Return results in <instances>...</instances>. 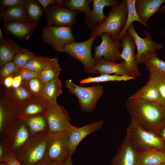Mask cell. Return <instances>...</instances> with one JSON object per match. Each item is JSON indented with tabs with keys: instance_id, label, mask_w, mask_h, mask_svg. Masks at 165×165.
<instances>
[{
	"instance_id": "cell-33",
	"label": "cell",
	"mask_w": 165,
	"mask_h": 165,
	"mask_svg": "<svg viewBox=\"0 0 165 165\" xmlns=\"http://www.w3.org/2000/svg\"><path fill=\"white\" fill-rule=\"evenodd\" d=\"M128 9V15L125 25L118 38L119 39L127 31L130 25L134 21L140 23L145 27V25L141 21L137 13L135 6V0H126Z\"/></svg>"
},
{
	"instance_id": "cell-15",
	"label": "cell",
	"mask_w": 165,
	"mask_h": 165,
	"mask_svg": "<svg viewBox=\"0 0 165 165\" xmlns=\"http://www.w3.org/2000/svg\"><path fill=\"white\" fill-rule=\"evenodd\" d=\"M103 124V121L100 120L80 127L73 125L67 132L68 141V156H72L75 153L78 146L85 138L100 129Z\"/></svg>"
},
{
	"instance_id": "cell-44",
	"label": "cell",
	"mask_w": 165,
	"mask_h": 165,
	"mask_svg": "<svg viewBox=\"0 0 165 165\" xmlns=\"http://www.w3.org/2000/svg\"><path fill=\"white\" fill-rule=\"evenodd\" d=\"M8 151L5 142L2 138H0V161L3 162L7 152Z\"/></svg>"
},
{
	"instance_id": "cell-42",
	"label": "cell",
	"mask_w": 165,
	"mask_h": 165,
	"mask_svg": "<svg viewBox=\"0 0 165 165\" xmlns=\"http://www.w3.org/2000/svg\"><path fill=\"white\" fill-rule=\"evenodd\" d=\"M3 162L8 165H22L16 158L14 154L8 151L4 158Z\"/></svg>"
},
{
	"instance_id": "cell-4",
	"label": "cell",
	"mask_w": 165,
	"mask_h": 165,
	"mask_svg": "<svg viewBox=\"0 0 165 165\" xmlns=\"http://www.w3.org/2000/svg\"><path fill=\"white\" fill-rule=\"evenodd\" d=\"M138 152L165 149V142L156 133L147 130L131 119L127 134Z\"/></svg>"
},
{
	"instance_id": "cell-8",
	"label": "cell",
	"mask_w": 165,
	"mask_h": 165,
	"mask_svg": "<svg viewBox=\"0 0 165 165\" xmlns=\"http://www.w3.org/2000/svg\"><path fill=\"white\" fill-rule=\"evenodd\" d=\"M68 137L66 131L49 133L45 157L63 162L68 156Z\"/></svg>"
},
{
	"instance_id": "cell-19",
	"label": "cell",
	"mask_w": 165,
	"mask_h": 165,
	"mask_svg": "<svg viewBox=\"0 0 165 165\" xmlns=\"http://www.w3.org/2000/svg\"><path fill=\"white\" fill-rule=\"evenodd\" d=\"M138 152L129 137L126 135L111 165H137Z\"/></svg>"
},
{
	"instance_id": "cell-54",
	"label": "cell",
	"mask_w": 165,
	"mask_h": 165,
	"mask_svg": "<svg viewBox=\"0 0 165 165\" xmlns=\"http://www.w3.org/2000/svg\"><path fill=\"white\" fill-rule=\"evenodd\" d=\"M162 165H165V163H164V164H163Z\"/></svg>"
},
{
	"instance_id": "cell-37",
	"label": "cell",
	"mask_w": 165,
	"mask_h": 165,
	"mask_svg": "<svg viewBox=\"0 0 165 165\" xmlns=\"http://www.w3.org/2000/svg\"><path fill=\"white\" fill-rule=\"evenodd\" d=\"M36 55L31 50L22 48L15 55L13 61L19 69L23 68Z\"/></svg>"
},
{
	"instance_id": "cell-25",
	"label": "cell",
	"mask_w": 165,
	"mask_h": 165,
	"mask_svg": "<svg viewBox=\"0 0 165 165\" xmlns=\"http://www.w3.org/2000/svg\"><path fill=\"white\" fill-rule=\"evenodd\" d=\"M130 97L159 104L160 101L159 91L152 79L149 76L146 84Z\"/></svg>"
},
{
	"instance_id": "cell-28",
	"label": "cell",
	"mask_w": 165,
	"mask_h": 165,
	"mask_svg": "<svg viewBox=\"0 0 165 165\" xmlns=\"http://www.w3.org/2000/svg\"><path fill=\"white\" fill-rule=\"evenodd\" d=\"M62 84L58 78L44 83L42 97L47 104L57 102V97L62 93Z\"/></svg>"
},
{
	"instance_id": "cell-2",
	"label": "cell",
	"mask_w": 165,
	"mask_h": 165,
	"mask_svg": "<svg viewBox=\"0 0 165 165\" xmlns=\"http://www.w3.org/2000/svg\"><path fill=\"white\" fill-rule=\"evenodd\" d=\"M48 131L31 136L13 154L22 165H34L45 156Z\"/></svg>"
},
{
	"instance_id": "cell-6",
	"label": "cell",
	"mask_w": 165,
	"mask_h": 165,
	"mask_svg": "<svg viewBox=\"0 0 165 165\" xmlns=\"http://www.w3.org/2000/svg\"><path fill=\"white\" fill-rule=\"evenodd\" d=\"M96 37L92 36L86 41L77 42L75 41L66 44L63 52L80 61L83 65L86 72L94 74L96 60L92 56L91 47Z\"/></svg>"
},
{
	"instance_id": "cell-18",
	"label": "cell",
	"mask_w": 165,
	"mask_h": 165,
	"mask_svg": "<svg viewBox=\"0 0 165 165\" xmlns=\"http://www.w3.org/2000/svg\"><path fill=\"white\" fill-rule=\"evenodd\" d=\"M93 8L91 13L84 16V22L91 31L105 20L107 16L103 13L105 7H112L119 5L121 2L117 0H93Z\"/></svg>"
},
{
	"instance_id": "cell-49",
	"label": "cell",
	"mask_w": 165,
	"mask_h": 165,
	"mask_svg": "<svg viewBox=\"0 0 165 165\" xmlns=\"http://www.w3.org/2000/svg\"><path fill=\"white\" fill-rule=\"evenodd\" d=\"M13 81V77L9 76L4 79L3 83L6 87L9 88L12 87Z\"/></svg>"
},
{
	"instance_id": "cell-17",
	"label": "cell",
	"mask_w": 165,
	"mask_h": 165,
	"mask_svg": "<svg viewBox=\"0 0 165 165\" xmlns=\"http://www.w3.org/2000/svg\"><path fill=\"white\" fill-rule=\"evenodd\" d=\"M127 32L133 38L136 45L137 51L136 55V61L137 64L140 63L141 58L143 54L148 51L157 53L156 50H160L163 48V45L154 41L150 33L145 30L143 31L145 38H141L136 31L134 22L129 27Z\"/></svg>"
},
{
	"instance_id": "cell-40",
	"label": "cell",
	"mask_w": 165,
	"mask_h": 165,
	"mask_svg": "<svg viewBox=\"0 0 165 165\" xmlns=\"http://www.w3.org/2000/svg\"><path fill=\"white\" fill-rule=\"evenodd\" d=\"M159 91L160 96L159 105L165 110V78L154 76L149 75Z\"/></svg>"
},
{
	"instance_id": "cell-22",
	"label": "cell",
	"mask_w": 165,
	"mask_h": 165,
	"mask_svg": "<svg viewBox=\"0 0 165 165\" xmlns=\"http://www.w3.org/2000/svg\"><path fill=\"white\" fill-rule=\"evenodd\" d=\"M157 54L148 51L143 54L140 59V63L143 64L149 75L165 78V61L157 57Z\"/></svg>"
},
{
	"instance_id": "cell-24",
	"label": "cell",
	"mask_w": 165,
	"mask_h": 165,
	"mask_svg": "<svg viewBox=\"0 0 165 165\" xmlns=\"http://www.w3.org/2000/svg\"><path fill=\"white\" fill-rule=\"evenodd\" d=\"M137 165H162L165 163V149L138 152Z\"/></svg>"
},
{
	"instance_id": "cell-53",
	"label": "cell",
	"mask_w": 165,
	"mask_h": 165,
	"mask_svg": "<svg viewBox=\"0 0 165 165\" xmlns=\"http://www.w3.org/2000/svg\"><path fill=\"white\" fill-rule=\"evenodd\" d=\"M0 165H8V164L5 162H1Z\"/></svg>"
},
{
	"instance_id": "cell-20",
	"label": "cell",
	"mask_w": 165,
	"mask_h": 165,
	"mask_svg": "<svg viewBox=\"0 0 165 165\" xmlns=\"http://www.w3.org/2000/svg\"><path fill=\"white\" fill-rule=\"evenodd\" d=\"M47 103L42 97L32 96L19 102V110L20 117L24 119L31 116L45 113Z\"/></svg>"
},
{
	"instance_id": "cell-51",
	"label": "cell",
	"mask_w": 165,
	"mask_h": 165,
	"mask_svg": "<svg viewBox=\"0 0 165 165\" xmlns=\"http://www.w3.org/2000/svg\"><path fill=\"white\" fill-rule=\"evenodd\" d=\"M158 12L163 14H165V3L164 5L159 9Z\"/></svg>"
},
{
	"instance_id": "cell-27",
	"label": "cell",
	"mask_w": 165,
	"mask_h": 165,
	"mask_svg": "<svg viewBox=\"0 0 165 165\" xmlns=\"http://www.w3.org/2000/svg\"><path fill=\"white\" fill-rule=\"evenodd\" d=\"M24 120L31 136L48 131V124L44 113L32 116Z\"/></svg>"
},
{
	"instance_id": "cell-47",
	"label": "cell",
	"mask_w": 165,
	"mask_h": 165,
	"mask_svg": "<svg viewBox=\"0 0 165 165\" xmlns=\"http://www.w3.org/2000/svg\"><path fill=\"white\" fill-rule=\"evenodd\" d=\"M22 79L20 75L16 76L13 77L12 87L16 88L20 86L21 84Z\"/></svg>"
},
{
	"instance_id": "cell-30",
	"label": "cell",
	"mask_w": 165,
	"mask_h": 165,
	"mask_svg": "<svg viewBox=\"0 0 165 165\" xmlns=\"http://www.w3.org/2000/svg\"><path fill=\"white\" fill-rule=\"evenodd\" d=\"M61 70L58 59L50 58L46 68L40 73V78L44 83L53 81L58 78Z\"/></svg>"
},
{
	"instance_id": "cell-35",
	"label": "cell",
	"mask_w": 165,
	"mask_h": 165,
	"mask_svg": "<svg viewBox=\"0 0 165 165\" xmlns=\"http://www.w3.org/2000/svg\"><path fill=\"white\" fill-rule=\"evenodd\" d=\"M44 83L40 77L22 80L21 85L26 88L33 96L42 97Z\"/></svg>"
},
{
	"instance_id": "cell-36",
	"label": "cell",
	"mask_w": 165,
	"mask_h": 165,
	"mask_svg": "<svg viewBox=\"0 0 165 165\" xmlns=\"http://www.w3.org/2000/svg\"><path fill=\"white\" fill-rule=\"evenodd\" d=\"M50 59L48 57L36 55L23 68L40 73L46 68Z\"/></svg>"
},
{
	"instance_id": "cell-45",
	"label": "cell",
	"mask_w": 165,
	"mask_h": 165,
	"mask_svg": "<svg viewBox=\"0 0 165 165\" xmlns=\"http://www.w3.org/2000/svg\"><path fill=\"white\" fill-rule=\"evenodd\" d=\"M34 165H63V162L51 160L45 157Z\"/></svg>"
},
{
	"instance_id": "cell-5",
	"label": "cell",
	"mask_w": 165,
	"mask_h": 165,
	"mask_svg": "<svg viewBox=\"0 0 165 165\" xmlns=\"http://www.w3.org/2000/svg\"><path fill=\"white\" fill-rule=\"evenodd\" d=\"M65 85L69 92L75 95L78 99L81 109L86 113L92 112L94 110L104 92L101 85L83 87L76 84L71 79L66 80Z\"/></svg>"
},
{
	"instance_id": "cell-23",
	"label": "cell",
	"mask_w": 165,
	"mask_h": 165,
	"mask_svg": "<svg viewBox=\"0 0 165 165\" xmlns=\"http://www.w3.org/2000/svg\"><path fill=\"white\" fill-rule=\"evenodd\" d=\"M95 59L96 64L94 74L101 75L114 74L119 75L130 76L125 63L123 60H122L120 63H117L107 61L102 57Z\"/></svg>"
},
{
	"instance_id": "cell-1",
	"label": "cell",
	"mask_w": 165,
	"mask_h": 165,
	"mask_svg": "<svg viewBox=\"0 0 165 165\" xmlns=\"http://www.w3.org/2000/svg\"><path fill=\"white\" fill-rule=\"evenodd\" d=\"M126 105L131 119L145 129L157 134L165 121V110L159 104L129 97Z\"/></svg>"
},
{
	"instance_id": "cell-26",
	"label": "cell",
	"mask_w": 165,
	"mask_h": 165,
	"mask_svg": "<svg viewBox=\"0 0 165 165\" xmlns=\"http://www.w3.org/2000/svg\"><path fill=\"white\" fill-rule=\"evenodd\" d=\"M22 47L12 39L0 41V67L13 61L16 54Z\"/></svg>"
},
{
	"instance_id": "cell-31",
	"label": "cell",
	"mask_w": 165,
	"mask_h": 165,
	"mask_svg": "<svg viewBox=\"0 0 165 165\" xmlns=\"http://www.w3.org/2000/svg\"><path fill=\"white\" fill-rule=\"evenodd\" d=\"M28 18L33 21H38L43 14L42 9L38 0H23Z\"/></svg>"
},
{
	"instance_id": "cell-14",
	"label": "cell",
	"mask_w": 165,
	"mask_h": 165,
	"mask_svg": "<svg viewBox=\"0 0 165 165\" xmlns=\"http://www.w3.org/2000/svg\"><path fill=\"white\" fill-rule=\"evenodd\" d=\"M119 40L122 48L120 55L121 59L125 62L130 76L135 79L141 73L136 61V47L134 40L127 31Z\"/></svg>"
},
{
	"instance_id": "cell-52",
	"label": "cell",
	"mask_w": 165,
	"mask_h": 165,
	"mask_svg": "<svg viewBox=\"0 0 165 165\" xmlns=\"http://www.w3.org/2000/svg\"><path fill=\"white\" fill-rule=\"evenodd\" d=\"M4 39H5L4 38L2 30L1 28H0V41H2Z\"/></svg>"
},
{
	"instance_id": "cell-50",
	"label": "cell",
	"mask_w": 165,
	"mask_h": 165,
	"mask_svg": "<svg viewBox=\"0 0 165 165\" xmlns=\"http://www.w3.org/2000/svg\"><path fill=\"white\" fill-rule=\"evenodd\" d=\"M63 165H73L72 156H68L63 162Z\"/></svg>"
},
{
	"instance_id": "cell-11",
	"label": "cell",
	"mask_w": 165,
	"mask_h": 165,
	"mask_svg": "<svg viewBox=\"0 0 165 165\" xmlns=\"http://www.w3.org/2000/svg\"><path fill=\"white\" fill-rule=\"evenodd\" d=\"M19 102L15 100L6 91L0 99V135L3 138L12 123L20 117Z\"/></svg>"
},
{
	"instance_id": "cell-41",
	"label": "cell",
	"mask_w": 165,
	"mask_h": 165,
	"mask_svg": "<svg viewBox=\"0 0 165 165\" xmlns=\"http://www.w3.org/2000/svg\"><path fill=\"white\" fill-rule=\"evenodd\" d=\"M18 75L21 76L22 80H27L40 77V73L23 68L18 69L16 73V75Z\"/></svg>"
},
{
	"instance_id": "cell-43",
	"label": "cell",
	"mask_w": 165,
	"mask_h": 165,
	"mask_svg": "<svg viewBox=\"0 0 165 165\" xmlns=\"http://www.w3.org/2000/svg\"><path fill=\"white\" fill-rule=\"evenodd\" d=\"M23 0H2L1 1V7L4 9L19 5H22Z\"/></svg>"
},
{
	"instance_id": "cell-39",
	"label": "cell",
	"mask_w": 165,
	"mask_h": 165,
	"mask_svg": "<svg viewBox=\"0 0 165 165\" xmlns=\"http://www.w3.org/2000/svg\"><path fill=\"white\" fill-rule=\"evenodd\" d=\"M19 69L13 61L4 64L0 69L1 82H3L4 79L6 77L9 76L14 77L16 76V73Z\"/></svg>"
},
{
	"instance_id": "cell-7",
	"label": "cell",
	"mask_w": 165,
	"mask_h": 165,
	"mask_svg": "<svg viewBox=\"0 0 165 165\" xmlns=\"http://www.w3.org/2000/svg\"><path fill=\"white\" fill-rule=\"evenodd\" d=\"M71 27H58L47 25L42 29L43 42L58 52H63L65 46L75 41Z\"/></svg>"
},
{
	"instance_id": "cell-48",
	"label": "cell",
	"mask_w": 165,
	"mask_h": 165,
	"mask_svg": "<svg viewBox=\"0 0 165 165\" xmlns=\"http://www.w3.org/2000/svg\"><path fill=\"white\" fill-rule=\"evenodd\" d=\"M38 1L43 7L44 11L49 5L56 4L55 0H38Z\"/></svg>"
},
{
	"instance_id": "cell-13",
	"label": "cell",
	"mask_w": 165,
	"mask_h": 165,
	"mask_svg": "<svg viewBox=\"0 0 165 165\" xmlns=\"http://www.w3.org/2000/svg\"><path fill=\"white\" fill-rule=\"evenodd\" d=\"M101 42L98 46H94V57L95 59L102 57L105 61L116 63L122 60L119 50L121 43L118 38H114L108 33H104L101 35Z\"/></svg>"
},
{
	"instance_id": "cell-46",
	"label": "cell",
	"mask_w": 165,
	"mask_h": 165,
	"mask_svg": "<svg viewBox=\"0 0 165 165\" xmlns=\"http://www.w3.org/2000/svg\"><path fill=\"white\" fill-rule=\"evenodd\" d=\"M157 134L165 142V121L160 126Z\"/></svg>"
},
{
	"instance_id": "cell-32",
	"label": "cell",
	"mask_w": 165,
	"mask_h": 165,
	"mask_svg": "<svg viewBox=\"0 0 165 165\" xmlns=\"http://www.w3.org/2000/svg\"><path fill=\"white\" fill-rule=\"evenodd\" d=\"M134 79L132 77L127 75H116L104 74L96 77H89L80 81L81 84L93 82H101L113 81H127Z\"/></svg>"
},
{
	"instance_id": "cell-12",
	"label": "cell",
	"mask_w": 165,
	"mask_h": 165,
	"mask_svg": "<svg viewBox=\"0 0 165 165\" xmlns=\"http://www.w3.org/2000/svg\"><path fill=\"white\" fill-rule=\"evenodd\" d=\"M31 136L26 127L25 120L20 117L10 125L3 138L9 152L14 153L22 146Z\"/></svg>"
},
{
	"instance_id": "cell-10",
	"label": "cell",
	"mask_w": 165,
	"mask_h": 165,
	"mask_svg": "<svg viewBox=\"0 0 165 165\" xmlns=\"http://www.w3.org/2000/svg\"><path fill=\"white\" fill-rule=\"evenodd\" d=\"M45 12L47 25L71 27L76 23L80 12L56 4L48 6Z\"/></svg>"
},
{
	"instance_id": "cell-16",
	"label": "cell",
	"mask_w": 165,
	"mask_h": 165,
	"mask_svg": "<svg viewBox=\"0 0 165 165\" xmlns=\"http://www.w3.org/2000/svg\"><path fill=\"white\" fill-rule=\"evenodd\" d=\"M3 30L7 34L20 41L28 40L38 24V21L29 19L13 21H4Z\"/></svg>"
},
{
	"instance_id": "cell-29",
	"label": "cell",
	"mask_w": 165,
	"mask_h": 165,
	"mask_svg": "<svg viewBox=\"0 0 165 165\" xmlns=\"http://www.w3.org/2000/svg\"><path fill=\"white\" fill-rule=\"evenodd\" d=\"M28 19L25 9L22 5L1 9L0 19L4 21H13Z\"/></svg>"
},
{
	"instance_id": "cell-3",
	"label": "cell",
	"mask_w": 165,
	"mask_h": 165,
	"mask_svg": "<svg viewBox=\"0 0 165 165\" xmlns=\"http://www.w3.org/2000/svg\"><path fill=\"white\" fill-rule=\"evenodd\" d=\"M127 15V2L123 0L119 5L112 7L105 20L91 31L90 36L97 37L108 33L114 38H118L125 25Z\"/></svg>"
},
{
	"instance_id": "cell-34",
	"label": "cell",
	"mask_w": 165,
	"mask_h": 165,
	"mask_svg": "<svg viewBox=\"0 0 165 165\" xmlns=\"http://www.w3.org/2000/svg\"><path fill=\"white\" fill-rule=\"evenodd\" d=\"M92 1V0H63L62 6L72 10L83 12L84 15H87L92 11L90 5Z\"/></svg>"
},
{
	"instance_id": "cell-21",
	"label": "cell",
	"mask_w": 165,
	"mask_h": 165,
	"mask_svg": "<svg viewBox=\"0 0 165 165\" xmlns=\"http://www.w3.org/2000/svg\"><path fill=\"white\" fill-rule=\"evenodd\" d=\"M165 0H135V6L137 13L141 21L146 27L150 28L147 24L149 18L158 12Z\"/></svg>"
},
{
	"instance_id": "cell-9",
	"label": "cell",
	"mask_w": 165,
	"mask_h": 165,
	"mask_svg": "<svg viewBox=\"0 0 165 165\" xmlns=\"http://www.w3.org/2000/svg\"><path fill=\"white\" fill-rule=\"evenodd\" d=\"M49 133L60 131L67 132L73 126L68 113L64 108L57 102L47 104L45 113Z\"/></svg>"
},
{
	"instance_id": "cell-38",
	"label": "cell",
	"mask_w": 165,
	"mask_h": 165,
	"mask_svg": "<svg viewBox=\"0 0 165 165\" xmlns=\"http://www.w3.org/2000/svg\"><path fill=\"white\" fill-rule=\"evenodd\" d=\"M7 92L15 100L20 102L33 96L29 91L21 85L16 88H11Z\"/></svg>"
}]
</instances>
